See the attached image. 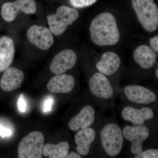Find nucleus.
<instances>
[{
    "mask_svg": "<svg viewBox=\"0 0 158 158\" xmlns=\"http://www.w3.org/2000/svg\"><path fill=\"white\" fill-rule=\"evenodd\" d=\"M12 134L11 130L2 126L0 125V135L2 138L10 136Z\"/></svg>",
    "mask_w": 158,
    "mask_h": 158,
    "instance_id": "b1692460",
    "label": "nucleus"
},
{
    "mask_svg": "<svg viewBox=\"0 0 158 158\" xmlns=\"http://www.w3.org/2000/svg\"><path fill=\"white\" fill-rule=\"evenodd\" d=\"M15 50L13 40L7 36L0 38V72L5 71L14 59Z\"/></svg>",
    "mask_w": 158,
    "mask_h": 158,
    "instance_id": "a211bd4d",
    "label": "nucleus"
},
{
    "mask_svg": "<svg viewBox=\"0 0 158 158\" xmlns=\"http://www.w3.org/2000/svg\"><path fill=\"white\" fill-rule=\"evenodd\" d=\"M135 158H158V150L150 149L142 151L139 154L135 155Z\"/></svg>",
    "mask_w": 158,
    "mask_h": 158,
    "instance_id": "4be33fe9",
    "label": "nucleus"
},
{
    "mask_svg": "<svg viewBox=\"0 0 158 158\" xmlns=\"http://www.w3.org/2000/svg\"><path fill=\"white\" fill-rule=\"evenodd\" d=\"M121 65V59L115 53L109 52L102 55L101 59L97 62L96 68L105 76H110L116 73Z\"/></svg>",
    "mask_w": 158,
    "mask_h": 158,
    "instance_id": "f3484780",
    "label": "nucleus"
},
{
    "mask_svg": "<svg viewBox=\"0 0 158 158\" xmlns=\"http://www.w3.org/2000/svg\"><path fill=\"white\" fill-rule=\"evenodd\" d=\"M75 84L73 76L65 73L56 75L48 83L47 88L52 93H69L73 90Z\"/></svg>",
    "mask_w": 158,
    "mask_h": 158,
    "instance_id": "2eb2a0df",
    "label": "nucleus"
},
{
    "mask_svg": "<svg viewBox=\"0 0 158 158\" xmlns=\"http://www.w3.org/2000/svg\"><path fill=\"white\" fill-rule=\"evenodd\" d=\"M123 137L131 142V151L135 155L139 154L143 150V143L150 135L149 130L146 126H125L122 130Z\"/></svg>",
    "mask_w": 158,
    "mask_h": 158,
    "instance_id": "6e6552de",
    "label": "nucleus"
},
{
    "mask_svg": "<svg viewBox=\"0 0 158 158\" xmlns=\"http://www.w3.org/2000/svg\"><path fill=\"white\" fill-rule=\"evenodd\" d=\"M99 135L102 148L107 155L115 157L120 153L123 147L124 137L118 124L110 122L105 125Z\"/></svg>",
    "mask_w": 158,
    "mask_h": 158,
    "instance_id": "f03ea898",
    "label": "nucleus"
},
{
    "mask_svg": "<svg viewBox=\"0 0 158 158\" xmlns=\"http://www.w3.org/2000/svg\"><path fill=\"white\" fill-rule=\"evenodd\" d=\"M134 60L141 68L151 69L155 64L157 55L155 52L147 45L139 46L133 54Z\"/></svg>",
    "mask_w": 158,
    "mask_h": 158,
    "instance_id": "6ab92c4d",
    "label": "nucleus"
},
{
    "mask_svg": "<svg viewBox=\"0 0 158 158\" xmlns=\"http://www.w3.org/2000/svg\"><path fill=\"white\" fill-rule=\"evenodd\" d=\"M77 131L74 136L77 151L82 156H86L90 152L91 145L96 138V131L90 127Z\"/></svg>",
    "mask_w": 158,
    "mask_h": 158,
    "instance_id": "dca6fc26",
    "label": "nucleus"
},
{
    "mask_svg": "<svg viewBox=\"0 0 158 158\" xmlns=\"http://www.w3.org/2000/svg\"><path fill=\"white\" fill-rule=\"evenodd\" d=\"M95 116L96 110L93 106L86 105L76 116L71 118L68 123V127L73 131L90 127L94 123Z\"/></svg>",
    "mask_w": 158,
    "mask_h": 158,
    "instance_id": "f8f14e48",
    "label": "nucleus"
},
{
    "mask_svg": "<svg viewBox=\"0 0 158 158\" xmlns=\"http://www.w3.org/2000/svg\"><path fill=\"white\" fill-rule=\"evenodd\" d=\"M138 21L146 31L154 32L158 26V9L154 0H132Z\"/></svg>",
    "mask_w": 158,
    "mask_h": 158,
    "instance_id": "7ed1b4c3",
    "label": "nucleus"
},
{
    "mask_svg": "<svg viewBox=\"0 0 158 158\" xmlns=\"http://www.w3.org/2000/svg\"><path fill=\"white\" fill-rule=\"evenodd\" d=\"M76 54L72 50L65 49L56 55L51 62L50 69L55 75L62 74L73 68L76 63Z\"/></svg>",
    "mask_w": 158,
    "mask_h": 158,
    "instance_id": "9b49d317",
    "label": "nucleus"
},
{
    "mask_svg": "<svg viewBox=\"0 0 158 158\" xmlns=\"http://www.w3.org/2000/svg\"><path fill=\"white\" fill-rule=\"evenodd\" d=\"M97 0H69L71 5L76 8H83L93 5Z\"/></svg>",
    "mask_w": 158,
    "mask_h": 158,
    "instance_id": "412c9836",
    "label": "nucleus"
},
{
    "mask_svg": "<svg viewBox=\"0 0 158 158\" xmlns=\"http://www.w3.org/2000/svg\"><path fill=\"white\" fill-rule=\"evenodd\" d=\"M70 145L68 141L58 144L47 143L44 145L43 155L50 158H64L69 152Z\"/></svg>",
    "mask_w": 158,
    "mask_h": 158,
    "instance_id": "aec40b11",
    "label": "nucleus"
},
{
    "mask_svg": "<svg viewBox=\"0 0 158 158\" xmlns=\"http://www.w3.org/2000/svg\"><path fill=\"white\" fill-rule=\"evenodd\" d=\"M91 40L99 46H112L117 43L120 34L114 16L109 12L97 15L90 27Z\"/></svg>",
    "mask_w": 158,
    "mask_h": 158,
    "instance_id": "f257e3e1",
    "label": "nucleus"
},
{
    "mask_svg": "<svg viewBox=\"0 0 158 158\" xmlns=\"http://www.w3.org/2000/svg\"><path fill=\"white\" fill-rule=\"evenodd\" d=\"M78 11L76 9L65 6L57 9L55 14L47 16L49 29L56 36H60L66 31L67 27L78 18Z\"/></svg>",
    "mask_w": 158,
    "mask_h": 158,
    "instance_id": "20e7f679",
    "label": "nucleus"
},
{
    "mask_svg": "<svg viewBox=\"0 0 158 158\" xmlns=\"http://www.w3.org/2000/svg\"><path fill=\"white\" fill-rule=\"evenodd\" d=\"M88 86L92 96L100 100L108 101L114 97V89L106 76L100 72L92 75L89 79Z\"/></svg>",
    "mask_w": 158,
    "mask_h": 158,
    "instance_id": "0eeeda50",
    "label": "nucleus"
},
{
    "mask_svg": "<svg viewBox=\"0 0 158 158\" xmlns=\"http://www.w3.org/2000/svg\"><path fill=\"white\" fill-rule=\"evenodd\" d=\"M36 11L37 6L34 0H16L4 3L2 6L1 15L4 20L11 22L20 12L34 14Z\"/></svg>",
    "mask_w": 158,
    "mask_h": 158,
    "instance_id": "423d86ee",
    "label": "nucleus"
},
{
    "mask_svg": "<svg viewBox=\"0 0 158 158\" xmlns=\"http://www.w3.org/2000/svg\"><path fill=\"white\" fill-rule=\"evenodd\" d=\"M156 76V77L157 78H158V69H157L156 70V71L155 72Z\"/></svg>",
    "mask_w": 158,
    "mask_h": 158,
    "instance_id": "cd10ccee",
    "label": "nucleus"
},
{
    "mask_svg": "<svg viewBox=\"0 0 158 158\" xmlns=\"http://www.w3.org/2000/svg\"><path fill=\"white\" fill-rule=\"evenodd\" d=\"M81 156L78 153L71 152L68 153L64 158H82Z\"/></svg>",
    "mask_w": 158,
    "mask_h": 158,
    "instance_id": "bb28decb",
    "label": "nucleus"
},
{
    "mask_svg": "<svg viewBox=\"0 0 158 158\" xmlns=\"http://www.w3.org/2000/svg\"><path fill=\"white\" fill-rule=\"evenodd\" d=\"M18 104L19 110L21 112H25L26 110V104L25 101L22 97H20L18 102Z\"/></svg>",
    "mask_w": 158,
    "mask_h": 158,
    "instance_id": "a878e982",
    "label": "nucleus"
},
{
    "mask_svg": "<svg viewBox=\"0 0 158 158\" xmlns=\"http://www.w3.org/2000/svg\"><path fill=\"white\" fill-rule=\"evenodd\" d=\"M150 44L153 50L158 53V37L156 36L150 40Z\"/></svg>",
    "mask_w": 158,
    "mask_h": 158,
    "instance_id": "5701e85b",
    "label": "nucleus"
},
{
    "mask_svg": "<svg viewBox=\"0 0 158 158\" xmlns=\"http://www.w3.org/2000/svg\"><path fill=\"white\" fill-rule=\"evenodd\" d=\"M27 37L32 44L42 50L48 49L54 43L52 33L43 26H31L27 31Z\"/></svg>",
    "mask_w": 158,
    "mask_h": 158,
    "instance_id": "1a4fd4ad",
    "label": "nucleus"
},
{
    "mask_svg": "<svg viewBox=\"0 0 158 158\" xmlns=\"http://www.w3.org/2000/svg\"><path fill=\"white\" fill-rule=\"evenodd\" d=\"M44 136L39 131H33L24 137L19 144V158H41L43 156Z\"/></svg>",
    "mask_w": 158,
    "mask_h": 158,
    "instance_id": "39448f33",
    "label": "nucleus"
},
{
    "mask_svg": "<svg viewBox=\"0 0 158 158\" xmlns=\"http://www.w3.org/2000/svg\"><path fill=\"white\" fill-rule=\"evenodd\" d=\"M24 78L22 71L15 67H9L3 74L0 86L3 91L11 92L21 87Z\"/></svg>",
    "mask_w": 158,
    "mask_h": 158,
    "instance_id": "4468645a",
    "label": "nucleus"
},
{
    "mask_svg": "<svg viewBox=\"0 0 158 158\" xmlns=\"http://www.w3.org/2000/svg\"><path fill=\"white\" fill-rule=\"evenodd\" d=\"M121 116L124 120L130 122L134 126L144 125L146 120L153 118L154 113L149 107L138 109L132 106H127L122 111Z\"/></svg>",
    "mask_w": 158,
    "mask_h": 158,
    "instance_id": "ddd939ff",
    "label": "nucleus"
},
{
    "mask_svg": "<svg viewBox=\"0 0 158 158\" xmlns=\"http://www.w3.org/2000/svg\"><path fill=\"white\" fill-rule=\"evenodd\" d=\"M53 99L51 98H48L44 102V112H49L52 108V105Z\"/></svg>",
    "mask_w": 158,
    "mask_h": 158,
    "instance_id": "393cba45",
    "label": "nucleus"
},
{
    "mask_svg": "<svg viewBox=\"0 0 158 158\" xmlns=\"http://www.w3.org/2000/svg\"><path fill=\"white\" fill-rule=\"evenodd\" d=\"M123 93L129 101L136 104H151L157 98L153 91L140 85H128L124 88Z\"/></svg>",
    "mask_w": 158,
    "mask_h": 158,
    "instance_id": "9d476101",
    "label": "nucleus"
}]
</instances>
